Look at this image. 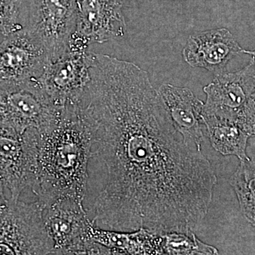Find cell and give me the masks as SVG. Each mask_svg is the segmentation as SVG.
Here are the masks:
<instances>
[{
  "instance_id": "1",
  "label": "cell",
  "mask_w": 255,
  "mask_h": 255,
  "mask_svg": "<svg viewBox=\"0 0 255 255\" xmlns=\"http://www.w3.org/2000/svg\"><path fill=\"white\" fill-rule=\"evenodd\" d=\"M75 107L91 138L83 205L92 222L111 231L194 232L217 177L174 127L147 72L93 53Z\"/></svg>"
},
{
  "instance_id": "2",
  "label": "cell",
  "mask_w": 255,
  "mask_h": 255,
  "mask_svg": "<svg viewBox=\"0 0 255 255\" xmlns=\"http://www.w3.org/2000/svg\"><path fill=\"white\" fill-rule=\"evenodd\" d=\"M91 138L75 106L58 122L38 132L34 180L31 189L42 208L63 199L84 201Z\"/></svg>"
},
{
  "instance_id": "3",
  "label": "cell",
  "mask_w": 255,
  "mask_h": 255,
  "mask_svg": "<svg viewBox=\"0 0 255 255\" xmlns=\"http://www.w3.org/2000/svg\"><path fill=\"white\" fill-rule=\"evenodd\" d=\"M66 108L53 103L38 78L0 82V124L19 133L28 130L46 131L59 121Z\"/></svg>"
},
{
  "instance_id": "4",
  "label": "cell",
  "mask_w": 255,
  "mask_h": 255,
  "mask_svg": "<svg viewBox=\"0 0 255 255\" xmlns=\"http://www.w3.org/2000/svg\"><path fill=\"white\" fill-rule=\"evenodd\" d=\"M38 201L10 200L0 212V255H53Z\"/></svg>"
},
{
  "instance_id": "5",
  "label": "cell",
  "mask_w": 255,
  "mask_h": 255,
  "mask_svg": "<svg viewBox=\"0 0 255 255\" xmlns=\"http://www.w3.org/2000/svg\"><path fill=\"white\" fill-rule=\"evenodd\" d=\"M47 232L53 243V255H110L89 236L91 220L83 201L63 199L42 208Z\"/></svg>"
},
{
  "instance_id": "6",
  "label": "cell",
  "mask_w": 255,
  "mask_h": 255,
  "mask_svg": "<svg viewBox=\"0 0 255 255\" xmlns=\"http://www.w3.org/2000/svg\"><path fill=\"white\" fill-rule=\"evenodd\" d=\"M75 27V0L30 1L26 28L41 42L50 62L66 53Z\"/></svg>"
},
{
  "instance_id": "7",
  "label": "cell",
  "mask_w": 255,
  "mask_h": 255,
  "mask_svg": "<svg viewBox=\"0 0 255 255\" xmlns=\"http://www.w3.org/2000/svg\"><path fill=\"white\" fill-rule=\"evenodd\" d=\"M123 0H75L76 27L69 49L86 50L93 43L121 39L127 33Z\"/></svg>"
},
{
  "instance_id": "8",
  "label": "cell",
  "mask_w": 255,
  "mask_h": 255,
  "mask_svg": "<svg viewBox=\"0 0 255 255\" xmlns=\"http://www.w3.org/2000/svg\"><path fill=\"white\" fill-rule=\"evenodd\" d=\"M38 130L19 133L0 124V178L10 199L17 201L34 180Z\"/></svg>"
},
{
  "instance_id": "9",
  "label": "cell",
  "mask_w": 255,
  "mask_h": 255,
  "mask_svg": "<svg viewBox=\"0 0 255 255\" xmlns=\"http://www.w3.org/2000/svg\"><path fill=\"white\" fill-rule=\"evenodd\" d=\"M204 91L206 100L203 114L238 124L247 105L255 95L254 58L238 71L216 75Z\"/></svg>"
},
{
  "instance_id": "10",
  "label": "cell",
  "mask_w": 255,
  "mask_h": 255,
  "mask_svg": "<svg viewBox=\"0 0 255 255\" xmlns=\"http://www.w3.org/2000/svg\"><path fill=\"white\" fill-rule=\"evenodd\" d=\"M91 52L70 50L50 62L38 78L53 103L62 108L75 106L90 80Z\"/></svg>"
},
{
  "instance_id": "11",
  "label": "cell",
  "mask_w": 255,
  "mask_h": 255,
  "mask_svg": "<svg viewBox=\"0 0 255 255\" xmlns=\"http://www.w3.org/2000/svg\"><path fill=\"white\" fill-rule=\"evenodd\" d=\"M50 63L44 47L26 28L0 41V82L39 78Z\"/></svg>"
},
{
  "instance_id": "12",
  "label": "cell",
  "mask_w": 255,
  "mask_h": 255,
  "mask_svg": "<svg viewBox=\"0 0 255 255\" xmlns=\"http://www.w3.org/2000/svg\"><path fill=\"white\" fill-rule=\"evenodd\" d=\"M243 50L229 30L219 28L191 35L182 55L190 66L218 75L225 73L228 63Z\"/></svg>"
},
{
  "instance_id": "13",
  "label": "cell",
  "mask_w": 255,
  "mask_h": 255,
  "mask_svg": "<svg viewBox=\"0 0 255 255\" xmlns=\"http://www.w3.org/2000/svg\"><path fill=\"white\" fill-rule=\"evenodd\" d=\"M157 91L184 141L201 150L205 140L204 129L206 128L203 119L204 102L187 87L163 84Z\"/></svg>"
},
{
  "instance_id": "14",
  "label": "cell",
  "mask_w": 255,
  "mask_h": 255,
  "mask_svg": "<svg viewBox=\"0 0 255 255\" xmlns=\"http://www.w3.org/2000/svg\"><path fill=\"white\" fill-rule=\"evenodd\" d=\"M89 236L95 243L105 247L110 255H164L162 235L144 228L134 231L102 229L91 223Z\"/></svg>"
},
{
  "instance_id": "15",
  "label": "cell",
  "mask_w": 255,
  "mask_h": 255,
  "mask_svg": "<svg viewBox=\"0 0 255 255\" xmlns=\"http://www.w3.org/2000/svg\"><path fill=\"white\" fill-rule=\"evenodd\" d=\"M211 145L223 155H234L248 159L246 150L250 135L238 124L203 114Z\"/></svg>"
},
{
  "instance_id": "16",
  "label": "cell",
  "mask_w": 255,
  "mask_h": 255,
  "mask_svg": "<svg viewBox=\"0 0 255 255\" xmlns=\"http://www.w3.org/2000/svg\"><path fill=\"white\" fill-rule=\"evenodd\" d=\"M247 221L255 226V159L241 160L230 179Z\"/></svg>"
},
{
  "instance_id": "17",
  "label": "cell",
  "mask_w": 255,
  "mask_h": 255,
  "mask_svg": "<svg viewBox=\"0 0 255 255\" xmlns=\"http://www.w3.org/2000/svg\"><path fill=\"white\" fill-rule=\"evenodd\" d=\"M164 255H219L214 247L198 239L194 232H172L162 235Z\"/></svg>"
},
{
  "instance_id": "18",
  "label": "cell",
  "mask_w": 255,
  "mask_h": 255,
  "mask_svg": "<svg viewBox=\"0 0 255 255\" xmlns=\"http://www.w3.org/2000/svg\"><path fill=\"white\" fill-rule=\"evenodd\" d=\"M21 0H0V41L26 28Z\"/></svg>"
},
{
  "instance_id": "19",
  "label": "cell",
  "mask_w": 255,
  "mask_h": 255,
  "mask_svg": "<svg viewBox=\"0 0 255 255\" xmlns=\"http://www.w3.org/2000/svg\"><path fill=\"white\" fill-rule=\"evenodd\" d=\"M238 126L250 137H255V95L248 102L238 122Z\"/></svg>"
},
{
  "instance_id": "20",
  "label": "cell",
  "mask_w": 255,
  "mask_h": 255,
  "mask_svg": "<svg viewBox=\"0 0 255 255\" xmlns=\"http://www.w3.org/2000/svg\"><path fill=\"white\" fill-rule=\"evenodd\" d=\"M6 189L4 183L2 179L0 178V212L4 209L9 202V197L6 196Z\"/></svg>"
},
{
  "instance_id": "21",
  "label": "cell",
  "mask_w": 255,
  "mask_h": 255,
  "mask_svg": "<svg viewBox=\"0 0 255 255\" xmlns=\"http://www.w3.org/2000/svg\"><path fill=\"white\" fill-rule=\"evenodd\" d=\"M243 53H246V54L251 55L252 58H254V59L255 60V50H248L243 49Z\"/></svg>"
},
{
  "instance_id": "22",
  "label": "cell",
  "mask_w": 255,
  "mask_h": 255,
  "mask_svg": "<svg viewBox=\"0 0 255 255\" xmlns=\"http://www.w3.org/2000/svg\"><path fill=\"white\" fill-rule=\"evenodd\" d=\"M123 1H124V0H123Z\"/></svg>"
}]
</instances>
